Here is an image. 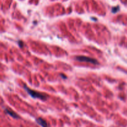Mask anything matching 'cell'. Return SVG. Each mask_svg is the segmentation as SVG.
<instances>
[{"instance_id":"1","label":"cell","mask_w":127,"mask_h":127,"mask_svg":"<svg viewBox=\"0 0 127 127\" xmlns=\"http://www.w3.org/2000/svg\"><path fill=\"white\" fill-rule=\"evenodd\" d=\"M25 89L27 91V92L29 93V94L30 95V96H32L34 98H37L43 100V101H45L47 98V96L45 94L43 93H40V92H37L35 91H33V90L30 89L28 88V87H25Z\"/></svg>"},{"instance_id":"2","label":"cell","mask_w":127,"mask_h":127,"mask_svg":"<svg viewBox=\"0 0 127 127\" xmlns=\"http://www.w3.org/2000/svg\"><path fill=\"white\" fill-rule=\"evenodd\" d=\"M75 60L81 62H89V63H92V64H99L98 62L96 60L89 58V57H85V56H78V57H75Z\"/></svg>"},{"instance_id":"3","label":"cell","mask_w":127,"mask_h":127,"mask_svg":"<svg viewBox=\"0 0 127 127\" xmlns=\"http://www.w3.org/2000/svg\"><path fill=\"white\" fill-rule=\"evenodd\" d=\"M36 122H37L38 124L40 125L42 127H48V125H47V122L44 120L43 119L41 118H39L36 120Z\"/></svg>"},{"instance_id":"4","label":"cell","mask_w":127,"mask_h":127,"mask_svg":"<svg viewBox=\"0 0 127 127\" xmlns=\"http://www.w3.org/2000/svg\"><path fill=\"white\" fill-rule=\"evenodd\" d=\"M5 111H6V112L8 113V114H9V115H11L12 117H13V118H19V115H17V113H16L15 112H14L13 111L10 110H9V109H6Z\"/></svg>"}]
</instances>
